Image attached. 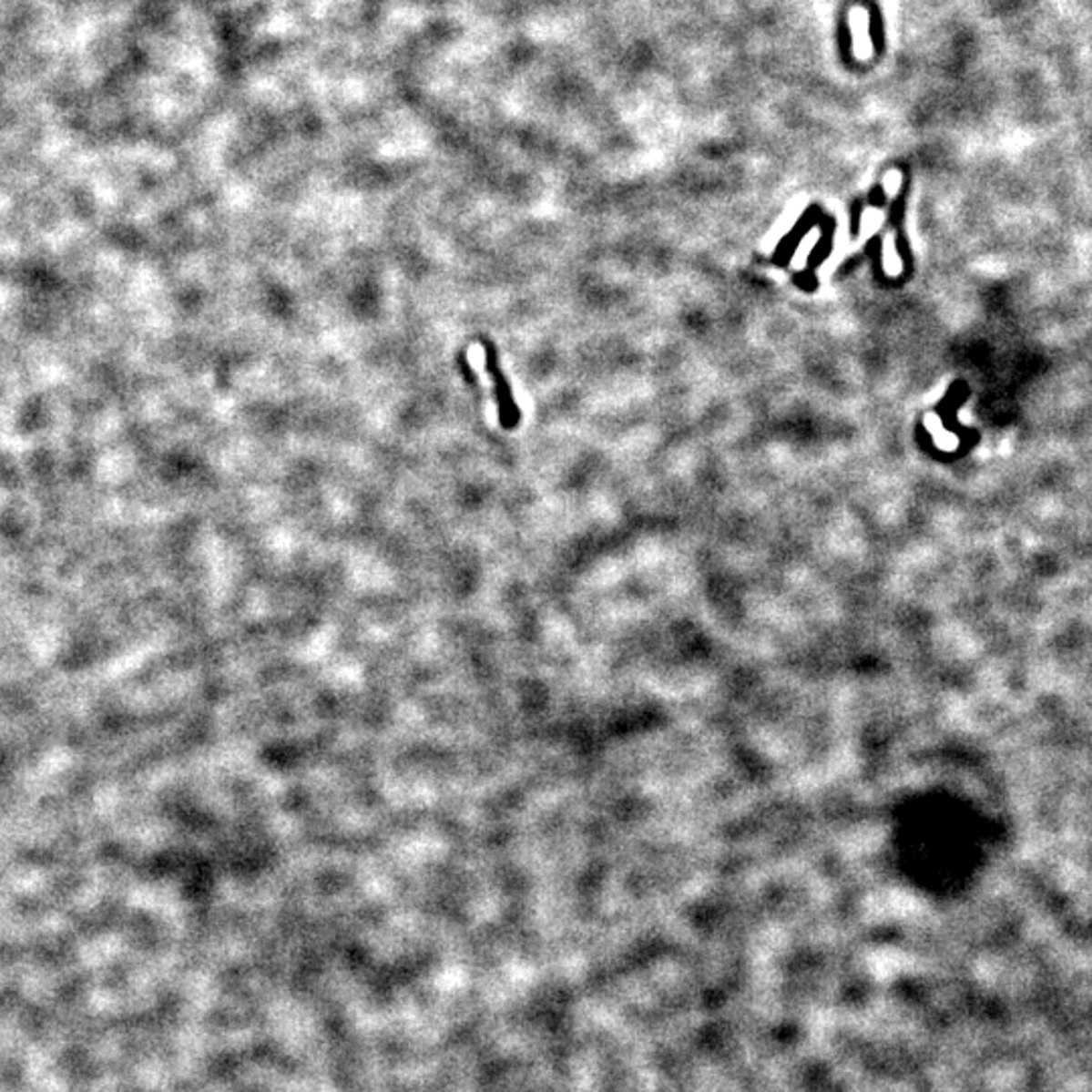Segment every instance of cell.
Listing matches in <instances>:
<instances>
[{
  "mask_svg": "<svg viewBox=\"0 0 1092 1092\" xmlns=\"http://www.w3.org/2000/svg\"><path fill=\"white\" fill-rule=\"evenodd\" d=\"M484 351H485V371L490 373L494 387H495V401H498V417H500V425L504 429H514L518 427L520 424V409L516 405V401H514V394L510 391V384L506 381V376H504L500 362H498V354H495V348L492 346V342L484 341Z\"/></svg>",
  "mask_w": 1092,
  "mask_h": 1092,
  "instance_id": "1",
  "label": "cell"
}]
</instances>
